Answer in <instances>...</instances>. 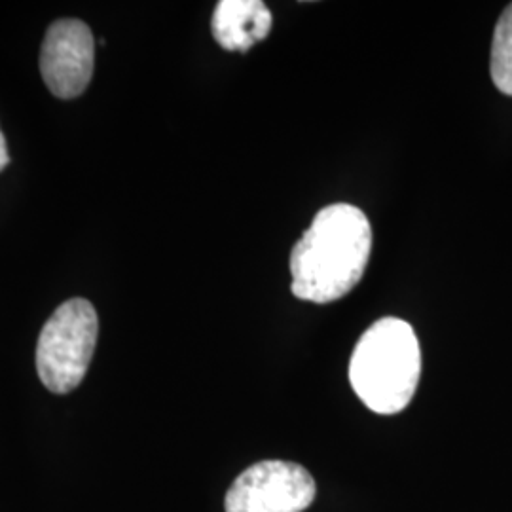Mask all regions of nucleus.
<instances>
[{
    "instance_id": "1",
    "label": "nucleus",
    "mask_w": 512,
    "mask_h": 512,
    "mask_svg": "<svg viewBox=\"0 0 512 512\" xmlns=\"http://www.w3.org/2000/svg\"><path fill=\"white\" fill-rule=\"evenodd\" d=\"M370 249L372 228L365 213L349 203L327 205L294 245V296L315 304L344 298L365 274Z\"/></svg>"
},
{
    "instance_id": "2",
    "label": "nucleus",
    "mask_w": 512,
    "mask_h": 512,
    "mask_svg": "<svg viewBox=\"0 0 512 512\" xmlns=\"http://www.w3.org/2000/svg\"><path fill=\"white\" fill-rule=\"evenodd\" d=\"M421 351L414 329L397 317L376 321L359 338L349 361V382L376 414L404 410L420 384Z\"/></svg>"
},
{
    "instance_id": "3",
    "label": "nucleus",
    "mask_w": 512,
    "mask_h": 512,
    "mask_svg": "<svg viewBox=\"0 0 512 512\" xmlns=\"http://www.w3.org/2000/svg\"><path fill=\"white\" fill-rule=\"evenodd\" d=\"M99 334L92 302L71 298L61 304L38 336L37 370L40 382L52 393L65 395L82 384Z\"/></svg>"
},
{
    "instance_id": "4",
    "label": "nucleus",
    "mask_w": 512,
    "mask_h": 512,
    "mask_svg": "<svg viewBox=\"0 0 512 512\" xmlns=\"http://www.w3.org/2000/svg\"><path fill=\"white\" fill-rule=\"evenodd\" d=\"M317 486L308 469L291 461H260L245 469L230 486L226 512H304Z\"/></svg>"
},
{
    "instance_id": "5",
    "label": "nucleus",
    "mask_w": 512,
    "mask_h": 512,
    "mask_svg": "<svg viewBox=\"0 0 512 512\" xmlns=\"http://www.w3.org/2000/svg\"><path fill=\"white\" fill-rule=\"evenodd\" d=\"M95 65L92 29L80 19H59L50 25L42 50L40 74L59 99H74L88 88Z\"/></svg>"
},
{
    "instance_id": "6",
    "label": "nucleus",
    "mask_w": 512,
    "mask_h": 512,
    "mask_svg": "<svg viewBox=\"0 0 512 512\" xmlns=\"http://www.w3.org/2000/svg\"><path fill=\"white\" fill-rule=\"evenodd\" d=\"M274 16L260 0H220L213 12L211 31L228 52H247L270 35Z\"/></svg>"
},
{
    "instance_id": "7",
    "label": "nucleus",
    "mask_w": 512,
    "mask_h": 512,
    "mask_svg": "<svg viewBox=\"0 0 512 512\" xmlns=\"http://www.w3.org/2000/svg\"><path fill=\"white\" fill-rule=\"evenodd\" d=\"M490 71L495 88L512 97V2L503 10L495 25Z\"/></svg>"
},
{
    "instance_id": "8",
    "label": "nucleus",
    "mask_w": 512,
    "mask_h": 512,
    "mask_svg": "<svg viewBox=\"0 0 512 512\" xmlns=\"http://www.w3.org/2000/svg\"><path fill=\"white\" fill-rule=\"evenodd\" d=\"M10 164V154H8V147H6V139L0 131V171Z\"/></svg>"
}]
</instances>
